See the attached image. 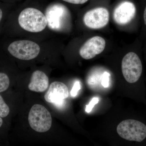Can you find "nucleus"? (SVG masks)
Masks as SVG:
<instances>
[{"label":"nucleus","instance_id":"obj_1","mask_svg":"<svg viewBox=\"0 0 146 146\" xmlns=\"http://www.w3.org/2000/svg\"><path fill=\"white\" fill-rule=\"evenodd\" d=\"M19 25L27 31L38 33L44 30L48 24L46 17L40 11L33 8L25 9L19 14Z\"/></svg>","mask_w":146,"mask_h":146},{"label":"nucleus","instance_id":"obj_2","mask_svg":"<svg viewBox=\"0 0 146 146\" xmlns=\"http://www.w3.org/2000/svg\"><path fill=\"white\" fill-rule=\"evenodd\" d=\"M117 131L120 137L127 141L141 143L146 139V125L138 120H124L118 125Z\"/></svg>","mask_w":146,"mask_h":146},{"label":"nucleus","instance_id":"obj_3","mask_svg":"<svg viewBox=\"0 0 146 146\" xmlns=\"http://www.w3.org/2000/svg\"><path fill=\"white\" fill-rule=\"evenodd\" d=\"M122 72L126 81L135 84L140 80L143 73V65L140 56L134 52L127 53L122 61Z\"/></svg>","mask_w":146,"mask_h":146},{"label":"nucleus","instance_id":"obj_4","mask_svg":"<svg viewBox=\"0 0 146 146\" xmlns=\"http://www.w3.org/2000/svg\"><path fill=\"white\" fill-rule=\"evenodd\" d=\"M28 120L31 127L36 132L43 133L50 129L52 119L50 112L43 106L35 104L29 113Z\"/></svg>","mask_w":146,"mask_h":146},{"label":"nucleus","instance_id":"obj_5","mask_svg":"<svg viewBox=\"0 0 146 146\" xmlns=\"http://www.w3.org/2000/svg\"><path fill=\"white\" fill-rule=\"evenodd\" d=\"M40 50V47L36 43L27 40L14 41L7 48L9 54L22 60L34 59L39 54Z\"/></svg>","mask_w":146,"mask_h":146},{"label":"nucleus","instance_id":"obj_6","mask_svg":"<svg viewBox=\"0 0 146 146\" xmlns=\"http://www.w3.org/2000/svg\"><path fill=\"white\" fill-rule=\"evenodd\" d=\"M69 96L67 86L60 82H54L51 84L48 90L45 94V100L53 104L57 108H62L65 105V100Z\"/></svg>","mask_w":146,"mask_h":146},{"label":"nucleus","instance_id":"obj_7","mask_svg":"<svg viewBox=\"0 0 146 146\" xmlns=\"http://www.w3.org/2000/svg\"><path fill=\"white\" fill-rule=\"evenodd\" d=\"M109 21V12L104 7L94 9L87 11L83 18L84 23L86 27L95 29L104 27Z\"/></svg>","mask_w":146,"mask_h":146},{"label":"nucleus","instance_id":"obj_8","mask_svg":"<svg viewBox=\"0 0 146 146\" xmlns=\"http://www.w3.org/2000/svg\"><path fill=\"white\" fill-rule=\"evenodd\" d=\"M136 15V8L133 3L128 1L123 2L115 9L113 19L116 23L124 25L130 23Z\"/></svg>","mask_w":146,"mask_h":146},{"label":"nucleus","instance_id":"obj_9","mask_svg":"<svg viewBox=\"0 0 146 146\" xmlns=\"http://www.w3.org/2000/svg\"><path fill=\"white\" fill-rule=\"evenodd\" d=\"M106 46V41L100 36H95L88 39L79 50L80 56L84 59L89 60L101 53Z\"/></svg>","mask_w":146,"mask_h":146},{"label":"nucleus","instance_id":"obj_10","mask_svg":"<svg viewBox=\"0 0 146 146\" xmlns=\"http://www.w3.org/2000/svg\"><path fill=\"white\" fill-rule=\"evenodd\" d=\"M49 85V79L45 73L36 70L32 75L28 88L30 91L42 93L46 91Z\"/></svg>","mask_w":146,"mask_h":146},{"label":"nucleus","instance_id":"obj_11","mask_svg":"<svg viewBox=\"0 0 146 146\" xmlns=\"http://www.w3.org/2000/svg\"><path fill=\"white\" fill-rule=\"evenodd\" d=\"M102 74L99 70H94L90 73L87 78V83L88 85L92 89L97 88L99 85V84H101Z\"/></svg>","mask_w":146,"mask_h":146},{"label":"nucleus","instance_id":"obj_12","mask_svg":"<svg viewBox=\"0 0 146 146\" xmlns=\"http://www.w3.org/2000/svg\"><path fill=\"white\" fill-rule=\"evenodd\" d=\"M0 93V117L3 119L7 117L10 113V108L2 95Z\"/></svg>","mask_w":146,"mask_h":146},{"label":"nucleus","instance_id":"obj_13","mask_svg":"<svg viewBox=\"0 0 146 146\" xmlns=\"http://www.w3.org/2000/svg\"><path fill=\"white\" fill-rule=\"evenodd\" d=\"M110 76L109 73L106 72H104L102 74L101 84L104 88H107L109 86Z\"/></svg>","mask_w":146,"mask_h":146},{"label":"nucleus","instance_id":"obj_14","mask_svg":"<svg viewBox=\"0 0 146 146\" xmlns=\"http://www.w3.org/2000/svg\"><path fill=\"white\" fill-rule=\"evenodd\" d=\"M99 98L98 97H94L93 98L89 104L86 106V108H85L86 112L89 113L91 112L95 105L97 104L99 102Z\"/></svg>","mask_w":146,"mask_h":146},{"label":"nucleus","instance_id":"obj_15","mask_svg":"<svg viewBox=\"0 0 146 146\" xmlns=\"http://www.w3.org/2000/svg\"><path fill=\"white\" fill-rule=\"evenodd\" d=\"M80 89H81V86H80L79 82H76L71 91V95L72 96L76 97Z\"/></svg>","mask_w":146,"mask_h":146},{"label":"nucleus","instance_id":"obj_16","mask_svg":"<svg viewBox=\"0 0 146 146\" xmlns=\"http://www.w3.org/2000/svg\"><path fill=\"white\" fill-rule=\"evenodd\" d=\"M64 1L74 4H82L86 3L88 0H63Z\"/></svg>","mask_w":146,"mask_h":146},{"label":"nucleus","instance_id":"obj_17","mask_svg":"<svg viewBox=\"0 0 146 146\" xmlns=\"http://www.w3.org/2000/svg\"><path fill=\"white\" fill-rule=\"evenodd\" d=\"M143 18L144 25L146 27V4L145 6V8H144L143 11Z\"/></svg>","mask_w":146,"mask_h":146},{"label":"nucleus","instance_id":"obj_18","mask_svg":"<svg viewBox=\"0 0 146 146\" xmlns=\"http://www.w3.org/2000/svg\"><path fill=\"white\" fill-rule=\"evenodd\" d=\"M4 17L3 11L0 7V24H1L2 21H3Z\"/></svg>","mask_w":146,"mask_h":146},{"label":"nucleus","instance_id":"obj_19","mask_svg":"<svg viewBox=\"0 0 146 146\" xmlns=\"http://www.w3.org/2000/svg\"><path fill=\"white\" fill-rule=\"evenodd\" d=\"M4 121L2 118L0 117V129L3 126Z\"/></svg>","mask_w":146,"mask_h":146}]
</instances>
